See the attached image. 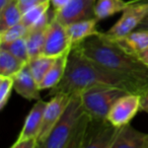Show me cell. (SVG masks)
I'll return each mask as SVG.
<instances>
[{"instance_id":"16","label":"cell","mask_w":148,"mask_h":148,"mask_svg":"<svg viewBox=\"0 0 148 148\" xmlns=\"http://www.w3.org/2000/svg\"><path fill=\"white\" fill-rule=\"evenodd\" d=\"M71 49L68 50L65 53H63L62 55L55 58L52 66L50 67V69L48 70L47 74H46L45 77L43 78V80H42L41 83L39 84L41 90L48 89V88L49 89L53 88L54 86H56V85L62 80V78H63L64 74H65V71H66L68 57H69Z\"/></svg>"},{"instance_id":"30","label":"cell","mask_w":148,"mask_h":148,"mask_svg":"<svg viewBox=\"0 0 148 148\" xmlns=\"http://www.w3.org/2000/svg\"><path fill=\"white\" fill-rule=\"evenodd\" d=\"M137 57L139 58V59L141 60L145 65L148 66V49L145 50V51H143V52H141L140 54H138Z\"/></svg>"},{"instance_id":"4","label":"cell","mask_w":148,"mask_h":148,"mask_svg":"<svg viewBox=\"0 0 148 148\" xmlns=\"http://www.w3.org/2000/svg\"><path fill=\"white\" fill-rule=\"evenodd\" d=\"M127 93L129 92L117 87L95 86L81 91L80 95L83 108L91 119L108 120L114 103Z\"/></svg>"},{"instance_id":"31","label":"cell","mask_w":148,"mask_h":148,"mask_svg":"<svg viewBox=\"0 0 148 148\" xmlns=\"http://www.w3.org/2000/svg\"><path fill=\"white\" fill-rule=\"evenodd\" d=\"M13 0H0V11L3 10L7 5H9Z\"/></svg>"},{"instance_id":"1","label":"cell","mask_w":148,"mask_h":148,"mask_svg":"<svg viewBox=\"0 0 148 148\" xmlns=\"http://www.w3.org/2000/svg\"><path fill=\"white\" fill-rule=\"evenodd\" d=\"M95 86H112L129 93L141 95L142 88L130 79L103 67L87 58L77 46H73L68 57L67 67L62 80L50 89V95L63 92L72 95Z\"/></svg>"},{"instance_id":"27","label":"cell","mask_w":148,"mask_h":148,"mask_svg":"<svg viewBox=\"0 0 148 148\" xmlns=\"http://www.w3.org/2000/svg\"><path fill=\"white\" fill-rule=\"evenodd\" d=\"M16 1L19 9L23 13L29 8H31V7L35 6L37 4H40V3H43L45 1H49V0H16Z\"/></svg>"},{"instance_id":"7","label":"cell","mask_w":148,"mask_h":148,"mask_svg":"<svg viewBox=\"0 0 148 148\" xmlns=\"http://www.w3.org/2000/svg\"><path fill=\"white\" fill-rule=\"evenodd\" d=\"M71 95H69V93L59 92L52 95V99L48 101L47 108L44 113L41 130H40L39 136H38V143H39L40 148L45 143L53 128L55 127L57 122L61 118L62 114L67 108L68 103L71 99Z\"/></svg>"},{"instance_id":"22","label":"cell","mask_w":148,"mask_h":148,"mask_svg":"<svg viewBox=\"0 0 148 148\" xmlns=\"http://www.w3.org/2000/svg\"><path fill=\"white\" fill-rule=\"evenodd\" d=\"M1 49H5L21 60L25 61V63H29V55L27 51V46L25 38L17 39L12 42H7V43H1L0 44Z\"/></svg>"},{"instance_id":"5","label":"cell","mask_w":148,"mask_h":148,"mask_svg":"<svg viewBox=\"0 0 148 148\" xmlns=\"http://www.w3.org/2000/svg\"><path fill=\"white\" fill-rule=\"evenodd\" d=\"M147 15L148 0H131V4L123 11L121 18L103 35L112 40L125 37L135 31Z\"/></svg>"},{"instance_id":"11","label":"cell","mask_w":148,"mask_h":148,"mask_svg":"<svg viewBox=\"0 0 148 148\" xmlns=\"http://www.w3.org/2000/svg\"><path fill=\"white\" fill-rule=\"evenodd\" d=\"M13 89L27 101L41 99V88L27 64L13 77Z\"/></svg>"},{"instance_id":"8","label":"cell","mask_w":148,"mask_h":148,"mask_svg":"<svg viewBox=\"0 0 148 148\" xmlns=\"http://www.w3.org/2000/svg\"><path fill=\"white\" fill-rule=\"evenodd\" d=\"M72 47L66 27L54 16L47 29L43 55L56 58Z\"/></svg>"},{"instance_id":"9","label":"cell","mask_w":148,"mask_h":148,"mask_svg":"<svg viewBox=\"0 0 148 148\" xmlns=\"http://www.w3.org/2000/svg\"><path fill=\"white\" fill-rule=\"evenodd\" d=\"M140 111V95L127 93L121 97L112 107L108 121L118 128L130 124L131 120Z\"/></svg>"},{"instance_id":"21","label":"cell","mask_w":148,"mask_h":148,"mask_svg":"<svg viewBox=\"0 0 148 148\" xmlns=\"http://www.w3.org/2000/svg\"><path fill=\"white\" fill-rule=\"evenodd\" d=\"M54 60H55L54 57L41 55L36 58H33V59H31L29 61L27 65L29 67V70H31L32 74L34 75V77H35V79L37 80V82L39 84L43 80L46 74H47L48 70L52 66Z\"/></svg>"},{"instance_id":"28","label":"cell","mask_w":148,"mask_h":148,"mask_svg":"<svg viewBox=\"0 0 148 148\" xmlns=\"http://www.w3.org/2000/svg\"><path fill=\"white\" fill-rule=\"evenodd\" d=\"M140 111L148 114V88L140 95Z\"/></svg>"},{"instance_id":"13","label":"cell","mask_w":148,"mask_h":148,"mask_svg":"<svg viewBox=\"0 0 148 148\" xmlns=\"http://www.w3.org/2000/svg\"><path fill=\"white\" fill-rule=\"evenodd\" d=\"M113 148H148V134L137 131L127 124L120 128Z\"/></svg>"},{"instance_id":"15","label":"cell","mask_w":148,"mask_h":148,"mask_svg":"<svg viewBox=\"0 0 148 148\" xmlns=\"http://www.w3.org/2000/svg\"><path fill=\"white\" fill-rule=\"evenodd\" d=\"M112 40V39H111ZM126 52L137 56L148 49V29H138L128 34L125 37L113 40Z\"/></svg>"},{"instance_id":"29","label":"cell","mask_w":148,"mask_h":148,"mask_svg":"<svg viewBox=\"0 0 148 148\" xmlns=\"http://www.w3.org/2000/svg\"><path fill=\"white\" fill-rule=\"evenodd\" d=\"M50 1L53 5V9L55 10V12H57L61 10L65 5H67L70 0H50Z\"/></svg>"},{"instance_id":"18","label":"cell","mask_w":148,"mask_h":148,"mask_svg":"<svg viewBox=\"0 0 148 148\" xmlns=\"http://www.w3.org/2000/svg\"><path fill=\"white\" fill-rule=\"evenodd\" d=\"M27 64L7 50L0 48V75L14 77Z\"/></svg>"},{"instance_id":"6","label":"cell","mask_w":148,"mask_h":148,"mask_svg":"<svg viewBox=\"0 0 148 148\" xmlns=\"http://www.w3.org/2000/svg\"><path fill=\"white\" fill-rule=\"evenodd\" d=\"M120 128L114 126L108 120L90 119L82 148H113Z\"/></svg>"},{"instance_id":"19","label":"cell","mask_w":148,"mask_h":148,"mask_svg":"<svg viewBox=\"0 0 148 148\" xmlns=\"http://www.w3.org/2000/svg\"><path fill=\"white\" fill-rule=\"evenodd\" d=\"M47 29H40V31H29V34L25 37V41H27L29 60L38 57V56L43 55Z\"/></svg>"},{"instance_id":"17","label":"cell","mask_w":148,"mask_h":148,"mask_svg":"<svg viewBox=\"0 0 148 148\" xmlns=\"http://www.w3.org/2000/svg\"><path fill=\"white\" fill-rule=\"evenodd\" d=\"M131 4L125 0H97L95 7V17L97 19H106L118 12H122Z\"/></svg>"},{"instance_id":"2","label":"cell","mask_w":148,"mask_h":148,"mask_svg":"<svg viewBox=\"0 0 148 148\" xmlns=\"http://www.w3.org/2000/svg\"><path fill=\"white\" fill-rule=\"evenodd\" d=\"M76 46L87 58L132 80L143 91L148 88V66L103 33L87 38Z\"/></svg>"},{"instance_id":"14","label":"cell","mask_w":148,"mask_h":148,"mask_svg":"<svg viewBox=\"0 0 148 148\" xmlns=\"http://www.w3.org/2000/svg\"><path fill=\"white\" fill-rule=\"evenodd\" d=\"M97 18L83 19L67 25L66 29L72 46H76L87 38L101 34V32L97 29Z\"/></svg>"},{"instance_id":"26","label":"cell","mask_w":148,"mask_h":148,"mask_svg":"<svg viewBox=\"0 0 148 148\" xmlns=\"http://www.w3.org/2000/svg\"><path fill=\"white\" fill-rule=\"evenodd\" d=\"M40 148L37 138H27L21 141H15L11 148Z\"/></svg>"},{"instance_id":"10","label":"cell","mask_w":148,"mask_h":148,"mask_svg":"<svg viewBox=\"0 0 148 148\" xmlns=\"http://www.w3.org/2000/svg\"><path fill=\"white\" fill-rule=\"evenodd\" d=\"M95 3L97 0H70L61 10L55 12V17L65 27L75 21L97 18Z\"/></svg>"},{"instance_id":"25","label":"cell","mask_w":148,"mask_h":148,"mask_svg":"<svg viewBox=\"0 0 148 148\" xmlns=\"http://www.w3.org/2000/svg\"><path fill=\"white\" fill-rule=\"evenodd\" d=\"M13 89V77L0 75V110L6 106Z\"/></svg>"},{"instance_id":"32","label":"cell","mask_w":148,"mask_h":148,"mask_svg":"<svg viewBox=\"0 0 148 148\" xmlns=\"http://www.w3.org/2000/svg\"><path fill=\"white\" fill-rule=\"evenodd\" d=\"M138 29H148V15L143 19L140 25L138 27Z\"/></svg>"},{"instance_id":"3","label":"cell","mask_w":148,"mask_h":148,"mask_svg":"<svg viewBox=\"0 0 148 148\" xmlns=\"http://www.w3.org/2000/svg\"><path fill=\"white\" fill-rule=\"evenodd\" d=\"M90 119L80 92L72 93L67 108L41 148H81Z\"/></svg>"},{"instance_id":"24","label":"cell","mask_w":148,"mask_h":148,"mask_svg":"<svg viewBox=\"0 0 148 148\" xmlns=\"http://www.w3.org/2000/svg\"><path fill=\"white\" fill-rule=\"evenodd\" d=\"M27 34H29V27H25L23 23H18L17 25H12V27H8L7 29L0 33V44L25 38Z\"/></svg>"},{"instance_id":"20","label":"cell","mask_w":148,"mask_h":148,"mask_svg":"<svg viewBox=\"0 0 148 148\" xmlns=\"http://www.w3.org/2000/svg\"><path fill=\"white\" fill-rule=\"evenodd\" d=\"M23 12L21 11L16 0H13L3 10L0 11V33L12 25L21 23Z\"/></svg>"},{"instance_id":"23","label":"cell","mask_w":148,"mask_h":148,"mask_svg":"<svg viewBox=\"0 0 148 148\" xmlns=\"http://www.w3.org/2000/svg\"><path fill=\"white\" fill-rule=\"evenodd\" d=\"M51 1H45L43 3H40L35 6L29 8L27 11L23 13L21 23H23L27 27H29L35 21H37L40 17H42L48 10L50 9Z\"/></svg>"},{"instance_id":"12","label":"cell","mask_w":148,"mask_h":148,"mask_svg":"<svg viewBox=\"0 0 148 148\" xmlns=\"http://www.w3.org/2000/svg\"><path fill=\"white\" fill-rule=\"evenodd\" d=\"M47 105V101H43L42 99L37 101L29 115L27 116L23 129L15 141H21L27 138H37L38 139Z\"/></svg>"}]
</instances>
